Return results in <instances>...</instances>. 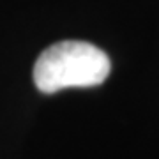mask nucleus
Segmentation results:
<instances>
[{
	"instance_id": "1",
	"label": "nucleus",
	"mask_w": 159,
	"mask_h": 159,
	"mask_svg": "<svg viewBox=\"0 0 159 159\" xmlns=\"http://www.w3.org/2000/svg\"><path fill=\"white\" fill-rule=\"evenodd\" d=\"M111 62L97 46L85 41H60L39 55L34 83L44 94L73 87H96L108 78Z\"/></svg>"
}]
</instances>
